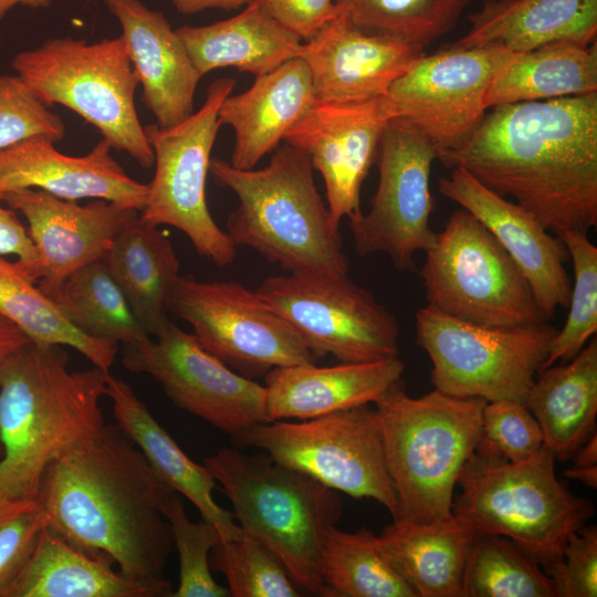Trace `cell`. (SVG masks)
Returning <instances> with one entry per match:
<instances>
[{
    "label": "cell",
    "instance_id": "74e56055",
    "mask_svg": "<svg viewBox=\"0 0 597 597\" xmlns=\"http://www.w3.org/2000/svg\"><path fill=\"white\" fill-rule=\"evenodd\" d=\"M470 0H335L360 30L423 50L449 32Z\"/></svg>",
    "mask_w": 597,
    "mask_h": 597
},
{
    "label": "cell",
    "instance_id": "8d00e7d4",
    "mask_svg": "<svg viewBox=\"0 0 597 597\" xmlns=\"http://www.w3.org/2000/svg\"><path fill=\"white\" fill-rule=\"evenodd\" d=\"M538 559L513 540L474 533L462 597H557Z\"/></svg>",
    "mask_w": 597,
    "mask_h": 597
},
{
    "label": "cell",
    "instance_id": "b9f144b4",
    "mask_svg": "<svg viewBox=\"0 0 597 597\" xmlns=\"http://www.w3.org/2000/svg\"><path fill=\"white\" fill-rule=\"evenodd\" d=\"M543 446L541 428L525 404L513 400L485 402L474 453L522 462L537 453Z\"/></svg>",
    "mask_w": 597,
    "mask_h": 597
},
{
    "label": "cell",
    "instance_id": "681fc988",
    "mask_svg": "<svg viewBox=\"0 0 597 597\" xmlns=\"http://www.w3.org/2000/svg\"><path fill=\"white\" fill-rule=\"evenodd\" d=\"M29 342V337L15 324L0 315V370L12 353Z\"/></svg>",
    "mask_w": 597,
    "mask_h": 597
},
{
    "label": "cell",
    "instance_id": "3957f363",
    "mask_svg": "<svg viewBox=\"0 0 597 597\" xmlns=\"http://www.w3.org/2000/svg\"><path fill=\"white\" fill-rule=\"evenodd\" d=\"M106 371L70 370L61 345L29 342L0 370V500L34 499L56 458L105 425Z\"/></svg>",
    "mask_w": 597,
    "mask_h": 597
},
{
    "label": "cell",
    "instance_id": "e0dca14e",
    "mask_svg": "<svg viewBox=\"0 0 597 597\" xmlns=\"http://www.w3.org/2000/svg\"><path fill=\"white\" fill-rule=\"evenodd\" d=\"M512 52L500 46L452 44L423 54L390 86L386 98L396 117L409 121L437 150L461 147L484 117L486 92Z\"/></svg>",
    "mask_w": 597,
    "mask_h": 597
},
{
    "label": "cell",
    "instance_id": "cb8c5ba5",
    "mask_svg": "<svg viewBox=\"0 0 597 597\" xmlns=\"http://www.w3.org/2000/svg\"><path fill=\"white\" fill-rule=\"evenodd\" d=\"M398 357L366 362L276 367L264 376L268 421L306 420L371 405L401 380Z\"/></svg>",
    "mask_w": 597,
    "mask_h": 597
},
{
    "label": "cell",
    "instance_id": "f35d334b",
    "mask_svg": "<svg viewBox=\"0 0 597 597\" xmlns=\"http://www.w3.org/2000/svg\"><path fill=\"white\" fill-rule=\"evenodd\" d=\"M557 237L572 259L575 281L566 322L551 342L542 368L570 360L597 332V248L584 232L565 231Z\"/></svg>",
    "mask_w": 597,
    "mask_h": 597
},
{
    "label": "cell",
    "instance_id": "1f68e13d",
    "mask_svg": "<svg viewBox=\"0 0 597 597\" xmlns=\"http://www.w3.org/2000/svg\"><path fill=\"white\" fill-rule=\"evenodd\" d=\"M597 93V42L554 41L512 52L494 73L486 108Z\"/></svg>",
    "mask_w": 597,
    "mask_h": 597
},
{
    "label": "cell",
    "instance_id": "484cf974",
    "mask_svg": "<svg viewBox=\"0 0 597 597\" xmlns=\"http://www.w3.org/2000/svg\"><path fill=\"white\" fill-rule=\"evenodd\" d=\"M106 396L112 400L116 425L140 450L156 474L170 489L187 498L202 520L218 530L222 541L241 536L243 532L234 524L233 514L213 500L216 480L210 471L182 451L133 388L108 373Z\"/></svg>",
    "mask_w": 597,
    "mask_h": 597
},
{
    "label": "cell",
    "instance_id": "7bdbcfd3",
    "mask_svg": "<svg viewBox=\"0 0 597 597\" xmlns=\"http://www.w3.org/2000/svg\"><path fill=\"white\" fill-rule=\"evenodd\" d=\"M39 135L55 144L65 126L17 74L0 75V150Z\"/></svg>",
    "mask_w": 597,
    "mask_h": 597
},
{
    "label": "cell",
    "instance_id": "f546056e",
    "mask_svg": "<svg viewBox=\"0 0 597 597\" xmlns=\"http://www.w3.org/2000/svg\"><path fill=\"white\" fill-rule=\"evenodd\" d=\"M113 559L76 548L44 527L8 597H167L171 591L124 576Z\"/></svg>",
    "mask_w": 597,
    "mask_h": 597
},
{
    "label": "cell",
    "instance_id": "60d3db41",
    "mask_svg": "<svg viewBox=\"0 0 597 597\" xmlns=\"http://www.w3.org/2000/svg\"><path fill=\"white\" fill-rule=\"evenodd\" d=\"M164 515L179 556V583L171 596L229 597V589L214 580L210 567L211 551L221 540L218 530L205 520L190 521L178 493L165 506Z\"/></svg>",
    "mask_w": 597,
    "mask_h": 597
},
{
    "label": "cell",
    "instance_id": "836d02e7",
    "mask_svg": "<svg viewBox=\"0 0 597 597\" xmlns=\"http://www.w3.org/2000/svg\"><path fill=\"white\" fill-rule=\"evenodd\" d=\"M0 315L15 324L32 343L72 347L106 373L114 364L117 344L88 336L75 327L18 261L2 255Z\"/></svg>",
    "mask_w": 597,
    "mask_h": 597
},
{
    "label": "cell",
    "instance_id": "8fae6325",
    "mask_svg": "<svg viewBox=\"0 0 597 597\" xmlns=\"http://www.w3.org/2000/svg\"><path fill=\"white\" fill-rule=\"evenodd\" d=\"M327 488L356 499H373L392 519L400 516L387 470L375 407L362 405L317 418L259 423L233 438Z\"/></svg>",
    "mask_w": 597,
    "mask_h": 597
},
{
    "label": "cell",
    "instance_id": "5b68a950",
    "mask_svg": "<svg viewBox=\"0 0 597 597\" xmlns=\"http://www.w3.org/2000/svg\"><path fill=\"white\" fill-rule=\"evenodd\" d=\"M203 465L220 483L243 534L262 543L298 588L323 596L321 551L343 514L337 491L265 452L222 448Z\"/></svg>",
    "mask_w": 597,
    "mask_h": 597
},
{
    "label": "cell",
    "instance_id": "ba28073f",
    "mask_svg": "<svg viewBox=\"0 0 597 597\" xmlns=\"http://www.w3.org/2000/svg\"><path fill=\"white\" fill-rule=\"evenodd\" d=\"M12 67L46 106L70 108L112 149L127 153L144 168L154 165L135 106L139 83L122 36L93 43L72 36L50 39L18 53Z\"/></svg>",
    "mask_w": 597,
    "mask_h": 597
},
{
    "label": "cell",
    "instance_id": "83f0119b",
    "mask_svg": "<svg viewBox=\"0 0 597 597\" xmlns=\"http://www.w3.org/2000/svg\"><path fill=\"white\" fill-rule=\"evenodd\" d=\"M379 547L416 597H462L474 533L453 514L433 523L392 519Z\"/></svg>",
    "mask_w": 597,
    "mask_h": 597
},
{
    "label": "cell",
    "instance_id": "ee69618b",
    "mask_svg": "<svg viewBox=\"0 0 597 597\" xmlns=\"http://www.w3.org/2000/svg\"><path fill=\"white\" fill-rule=\"evenodd\" d=\"M44 527L36 498L0 500V597H8Z\"/></svg>",
    "mask_w": 597,
    "mask_h": 597
},
{
    "label": "cell",
    "instance_id": "4316f807",
    "mask_svg": "<svg viewBox=\"0 0 597 597\" xmlns=\"http://www.w3.org/2000/svg\"><path fill=\"white\" fill-rule=\"evenodd\" d=\"M468 19L469 31L452 45L523 52L554 41L591 43L597 0H485Z\"/></svg>",
    "mask_w": 597,
    "mask_h": 597
},
{
    "label": "cell",
    "instance_id": "d6a6232c",
    "mask_svg": "<svg viewBox=\"0 0 597 597\" xmlns=\"http://www.w3.org/2000/svg\"><path fill=\"white\" fill-rule=\"evenodd\" d=\"M103 260L139 323L150 336L159 335L171 323L167 298L180 275L168 237L138 216L116 235Z\"/></svg>",
    "mask_w": 597,
    "mask_h": 597
},
{
    "label": "cell",
    "instance_id": "9c48e42d",
    "mask_svg": "<svg viewBox=\"0 0 597 597\" xmlns=\"http://www.w3.org/2000/svg\"><path fill=\"white\" fill-rule=\"evenodd\" d=\"M420 276L428 305L457 320L486 327L548 320L515 261L463 208L437 233Z\"/></svg>",
    "mask_w": 597,
    "mask_h": 597
},
{
    "label": "cell",
    "instance_id": "7dc6e473",
    "mask_svg": "<svg viewBox=\"0 0 597 597\" xmlns=\"http://www.w3.org/2000/svg\"><path fill=\"white\" fill-rule=\"evenodd\" d=\"M0 196V255H15L17 261L36 282L38 254L28 229L14 210L4 208Z\"/></svg>",
    "mask_w": 597,
    "mask_h": 597
},
{
    "label": "cell",
    "instance_id": "2e32d148",
    "mask_svg": "<svg viewBox=\"0 0 597 597\" xmlns=\"http://www.w3.org/2000/svg\"><path fill=\"white\" fill-rule=\"evenodd\" d=\"M123 364L132 373L151 376L178 408L232 439L269 422L265 386L232 370L172 323L155 339L126 345Z\"/></svg>",
    "mask_w": 597,
    "mask_h": 597
},
{
    "label": "cell",
    "instance_id": "ac0fdd59",
    "mask_svg": "<svg viewBox=\"0 0 597 597\" xmlns=\"http://www.w3.org/2000/svg\"><path fill=\"white\" fill-rule=\"evenodd\" d=\"M392 117L396 115L386 96L354 103L316 102L284 136L283 142L306 153L321 174L336 224L363 213L362 185Z\"/></svg>",
    "mask_w": 597,
    "mask_h": 597
},
{
    "label": "cell",
    "instance_id": "ab89813d",
    "mask_svg": "<svg viewBox=\"0 0 597 597\" xmlns=\"http://www.w3.org/2000/svg\"><path fill=\"white\" fill-rule=\"evenodd\" d=\"M232 597H297L302 594L279 559L259 541L242 534L220 540L210 554Z\"/></svg>",
    "mask_w": 597,
    "mask_h": 597
},
{
    "label": "cell",
    "instance_id": "52a82bcc",
    "mask_svg": "<svg viewBox=\"0 0 597 597\" xmlns=\"http://www.w3.org/2000/svg\"><path fill=\"white\" fill-rule=\"evenodd\" d=\"M544 444L530 459L509 462L473 453L464 463L452 514L478 533L506 536L544 567L562 556L568 536L594 515V503L573 494L556 476Z\"/></svg>",
    "mask_w": 597,
    "mask_h": 597
},
{
    "label": "cell",
    "instance_id": "d4e9b609",
    "mask_svg": "<svg viewBox=\"0 0 597 597\" xmlns=\"http://www.w3.org/2000/svg\"><path fill=\"white\" fill-rule=\"evenodd\" d=\"M315 103L310 72L300 57L255 76L247 91L227 96L218 121L234 133L230 165L254 168L281 145L286 133Z\"/></svg>",
    "mask_w": 597,
    "mask_h": 597
},
{
    "label": "cell",
    "instance_id": "277c9868",
    "mask_svg": "<svg viewBox=\"0 0 597 597\" xmlns=\"http://www.w3.org/2000/svg\"><path fill=\"white\" fill-rule=\"evenodd\" d=\"M310 156L286 143L261 169H238L213 158L209 171L239 199L227 233L235 247L255 250L289 273L345 276L348 260L338 224L314 181Z\"/></svg>",
    "mask_w": 597,
    "mask_h": 597
},
{
    "label": "cell",
    "instance_id": "bcb514c9",
    "mask_svg": "<svg viewBox=\"0 0 597 597\" xmlns=\"http://www.w3.org/2000/svg\"><path fill=\"white\" fill-rule=\"evenodd\" d=\"M303 42L315 36L341 7L335 0H251Z\"/></svg>",
    "mask_w": 597,
    "mask_h": 597
},
{
    "label": "cell",
    "instance_id": "816d5d0a",
    "mask_svg": "<svg viewBox=\"0 0 597 597\" xmlns=\"http://www.w3.org/2000/svg\"><path fill=\"white\" fill-rule=\"evenodd\" d=\"M53 1L54 0H0V20H2L4 15L17 6L45 8L51 6Z\"/></svg>",
    "mask_w": 597,
    "mask_h": 597
},
{
    "label": "cell",
    "instance_id": "9a60e30c",
    "mask_svg": "<svg viewBox=\"0 0 597 597\" xmlns=\"http://www.w3.org/2000/svg\"><path fill=\"white\" fill-rule=\"evenodd\" d=\"M434 159L436 148L409 121L397 116L387 122L377 150L379 180L371 207L349 220L359 255L384 253L397 270L410 271L413 255L434 244L437 233L429 224Z\"/></svg>",
    "mask_w": 597,
    "mask_h": 597
},
{
    "label": "cell",
    "instance_id": "7402d4cb",
    "mask_svg": "<svg viewBox=\"0 0 597 597\" xmlns=\"http://www.w3.org/2000/svg\"><path fill=\"white\" fill-rule=\"evenodd\" d=\"M111 149L102 138L86 155L69 156L44 136L25 138L0 150V196L35 188L65 200L104 199L140 212L148 184L129 177Z\"/></svg>",
    "mask_w": 597,
    "mask_h": 597
},
{
    "label": "cell",
    "instance_id": "5bb4252c",
    "mask_svg": "<svg viewBox=\"0 0 597 597\" xmlns=\"http://www.w3.org/2000/svg\"><path fill=\"white\" fill-rule=\"evenodd\" d=\"M255 292L318 359L331 355L341 363H366L399 355L397 318L347 275H271Z\"/></svg>",
    "mask_w": 597,
    "mask_h": 597
},
{
    "label": "cell",
    "instance_id": "e575fe53",
    "mask_svg": "<svg viewBox=\"0 0 597 597\" xmlns=\"http://www.w3.org/2000/svg\"><path fill=\"white\" fill-rule=\"evenodd\" d=\"M326 597H416L394 568L370 530L325 534L320 559Z\"/></svg>",
    "mask_w": 597,
    "mask_h": 597
},
{
    "label": "cell",
    "instance_id": "f1b7e54d",
    "mask_svg": "<svg viewBox=\"0 0 597 597\" xmlns=\"http://www.w3.org/2000/svg\"><path fill=\"white\" fill-rule=\"evenodd\" d=\"M525 406L536 419L544 444L556 461L570 459L596 432V335L566 364L540 369Z\"/></svg>",
    "mask_w": 597,
    "mask_h": 597
},
{
    "label": "cell",
    "instance_id": "7a4b0ae2",
    "mask_svg": "<svg viewBox=\"0 0 597 597\" xmlns=\"http://www.w3.org/2000/svg\"><path fill=\"white\" fill-rule=\"evenodd\" d=\"M175 493L119 427L105 423L48 465L35 498L49 532L172 594L164 575L174 546L164 510Z\"/></svg>",
    "mask_w": 597,
    "mask_h": 597
},
{
    "label": "cell",
    "instance_id": "30bf717a",
    "mask_svg": "<svg viewBox=\"0 0 597 597\" xmlns=\"http://www.w3.org/2000/svg\"><path fill=\"white\" fill-rule=\"evenodd\" d=\"M556 333L546 322L475 325L429 305L416 314V342L431 360L434 389L460 398L525 404Z\"/></svg>",
    "mask_w": 597,
    "mask_h": 597
},
{
    "label": "cell",
    "instance_id": "c3c4849f",
    "mask_svg": "<svg viewBox=\"0 0 597 597\" xmlns=\"http://www.w3.org/2000/svg\"><path fill=\"white\" fill-rule=\"evenodd\" d=\"M573 465L564 474L587 488L597 486V434L594 432L573 454Z\"/></svg>",
    "mask_w": 597,
    "mask_h": 597
},
{
    "label": "cell",
    "instance_id": "f6af8a7d",
    "mask_svg": "<svg viewBox=\"0 0 597 597\" xmlns=\"http://www.w3.org/2000/svg\"><path fill=\"white\" fill-rule=\"evenodd\" d=\"M542 568L553 580L557 597H596V525L585 524L573 532L562 549V556Z\"/></svg>",
    "mask_w": 597,
    "mask_h": 597
},
{
    "label": "cell",
    "instance_id": "8992f818",
    "mask_svg": "<svg viewBox=\"0 0 597 597\" xmlns=\"http://www.w3.org/2000/svg\"><path fill=\"white\" fill-rule=\"evenodd\" d=\"M485 402L437 389L411 397L401 380L374 402L399 517L433 523L452 515L453 491L474 453Z\"/></svg>",
    "mask_w": 597,
    "mask_h": 597
},
{
    "label": "cell",
    "instance_id": "6da1fadb",
    "mask_svg": "<svg viewBox=\"0 0 597 597\" xmlns=\"http://www.w3.org/2000/svg\"><path fill=\"white\" fill-rule=\"evenodd\" d=\"M437 159L512 197L556 235L597 226V93L493 106Z\"/></svg>",
    "mask_w": 597,
    "mask_h": 597
},
{
    "label": "cell",
    "instance_id": "d590c367",
    "mask_svg": "<svg viewBox=\"0 0 597 597\" xmlns=\"http://www.w3.org/2000/svg\"><path fill=\"white\" fill-rule=\"evenodd\" d=\"M54 302L65 318L88 336L125 345L150 337L104 260L69 276Z\"/></svg>",
    "mask_w": 597,
    "mask_h": 597
},
{
    "label": "cell",
    "instance_id": "f907efd6",
    "mask_svg": "<svg viewBox=\"0 0 597 597\" xmlns=\"http://www.w3.org/2000/svg\"><path fill=\"white\" fill-rule=\"evenodd\" d=\"M250 1L251 0H171L177 11L182 14H193L212 8L234 10L248 4Z\"/></svg>",
    "mask_w": 597,
    "mask_h": 597
},
{
    "label": "cell",
    "instance_id": "d6986e66",
    "mask_svg": "<svg viewBox=\"0 0 597 597\" xmlns=\"http://www.w3.org/2000/svg\"><path fill=\"white\" fill-rule=\"evenodd\" d=\"M2 201L27 219L38 254L36 284L53 301L69 276L103 260L116 235L139 216L104 199L78 205L35 188L8 191Z\"/></svg>",
    "mask_w": 597,
    "mask_h": 597
},
{
    "label": "cell",
    "instance_id": "7c38bea8",
    "mask_svg": "<svg viewBox=\"0 0 597 597\" xmlns=\"http://www.w3.org/2000/svg\"><path fill=\"white\" fill-rule=\"evenodd\" d=\"M235 85L233 78L212 82L202 106L167 128L144 126L154 153L155 175L139 219L149 226L180 230L197 253L219 266L233 262L237 247L213 220L206 201L210 154L220 124L218 112Z\"/></svg>",
    "mask_w": 597,
    "mask_h": 597
},
{
    "label": "cell",
    "instance_id": "4dcf8cb0",
    "mask_svg": "<svg viewBox=\"0 0 597 597\" xmlns=\"http://www.w3.org/2000/svg\"><path fill=\"white\" fill-rule=\"evenodd\" d=\"M176 31L201 76L221 67L258 76L298 57L303 44L253 1L229 19Z\"/></svg>",
    "mask_w": 597,
    "mask_h": 597
},
{
    "label": "cell",
    "instance_id": "ffe728a7",
    "mask_svg": "<svg viewBox=\"0 0 597 597\" xmlns=\"http://www.w3.org/2000/svg\"><path fill=\"white\" fill-rule=\"evenodd\" d=\"M439 180V191L479 220L500 242L526 277L547 318L567 306L572 282L564 266L563 241L527 210L485 187L463 168H451Z\"/></svg>",
    "mask_w": 597,
    "mask_h": 597
},
{
    "label": "cell",
    "instance_id": "44dd1931",
    "mask_svg": "<svg viewBox=\"0 0 597 597\" xmlns=\"http://www.w3.org/2000/svg\"><path fill=\"white\" fill-rule=\"evenodd\" d=\"M423 54L398 39L360 30L341 8L315 36L303 42L298 57L310 72L316 102L354 103L386 96Z\"/></svg>",
    "mask_w": 597,
    "mask_h": 597
},
{
    "label": "cell",
    "instance_id": "4fadbf2b",
    "mask_svg": "<svg viewBox=\"0 0 597 597\" xmlns=\"http://www.w3.org/2000/svg\"><path fill=\"white\" fill-rule=\"evenodd\" d=\"M167 310L191 325L206 350L247 378L318 360L281 315L240 283L179 275Z\"/></svg>",
    "mask_w": 597,
    "mask_h": 597
},
{
    "label": "cell",
    "instance_id": "603a6c76",
    "mask_svg": "<svg viewBox=\"0 0 597 597\" xmlns=\"http://www.w3.org/2000/svg\"><path fill=\"white\" fill-rule=\"evenodd\" d=\"M122 27V38L143 88V102L161 128L193 113L202 77L166 17L139 0H103Z\"/></svg>",
    "mask_w": 597,
    "mask_h": 597
}]
</instances>
